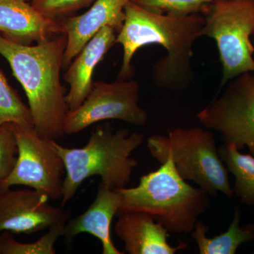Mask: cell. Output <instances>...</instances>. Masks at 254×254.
<instances>
[{
	"instance_id": "1",
	"label": "cell",
	"mask_w": 254,
	"mask_h": 254,
	"mask_svg": "<svg viewBox=\"0 0 254 254\" xmlns=\"http://www.w3.org/2000/svg\"><path fill=\"white\" fill-rule=\"evenodd\" d=\"M125 18L117 34L116 44L123 48V64L118 80L131 79L134 69L131 61L137 50L150 44H159L167 55L153 67V83L159 88L185 91L194 79L191 66L193 46L201 37L204 16L199 14L174 16L152 12L128 1Z\"/></svg>"
},
{
	"instance_id": "2",
	"label": "cell",
	"mask_w": 254,
	"mask_h": 254,
	"mask_svg": "<svg viewBox=\"0 0 254 254\" xmlns=\"http://www.w3.org/2000/svg\"><path fill=\"white\" fill-rule=\"evenodd\" d=\"M66 46L65 34L35 46L13 43L0 34V55L24 90L35 129L49 140L65 134L69 111L60 78Z\"/></svg>"
},
{
	"instance_id": "3",
	"label": "cell",
	"mask_w": 254,
	"mask_h": 254,
	"mask_svg": "<svg viewBox=\"0 0 254 254\" xmlns=\"http://www.w3.org/2000/svg\"><path fill=\"white\" fill-rule=\"evenodd\" d=\"M144 135L125 128L114 130L109 125L100 126L91 132L81 148H68L52 140L65 166L61 206L74 196L88 178L99 176L105 186L118 190L126 187L138 165L131 155L143 144Z\"/></svg>"
},
{
	"instance_id": "4",
	"label": "cell",
	"mask_w": 254,
	"mask_h": 254,
	"mask_svg": "<svg viewBox=\"0 0 254 254\" xmlns=\"http://www.w3.org/2000/svg\"><path fill=\"white\" fill-rule=\"evenodd\" d=\"M118 190L123 196L120 211L149 214L173 233H190L210 205V195L187 183L170 158L158 170L142 176L136 187Z\"/></svg>"
},
{
	"instance_id": "5",
	"label": "cell",
	"mask_w": 254,
	"mask_h": 254,
	"mask_svg": "<svg viewBox=\"0 0 254 254\" xmlns=\"http://www.w3.org/2000/svg\"><path fill=\"white\" fill-rule=\"evenodd\" d=\"M150 155L159 163L173 160L177 173L190 180L210 196L218 192L227 198L235 196L229 171L219 155L213 132L200 127L175 128L168 136L153 135L147 140Z\"/></svg>"
},
{
	"instance_id": "6",
	"label": "cell",
	"mask_w": 254,
	"mask_h": 254,
	"mask_svg": "<svg viewBox=\"0 0 254 254\" xmlns=\"http://www.w3.org/2000/svg\"><path fill=\"white\" fill-rule=\"evenodd\" d=\"M201 36L216 42L222 66L220 88L241 73H254V0H213L203 11Z\"/></svg>"
},
{
	"instance_id": "7",
	"label": "cell",
	"mask_w": 254,
	"mask_h": 254,
	"mask_svg": "<svg viewBox=\"0 0 254 254\" xmlns=\"http://www.w3.org/2000/svg\"><path fill=\"white\" fill-rule=\"evenodd\" d=\"M223 87L195 118L207 129L220 133L224 143L240 150L247 147L254 157V73H241Z\"/></svg>"
},
{
	"instance_id": "8",
	"label": "cell",
	"mask_w": 254,
	"mask_h": 254,
	"mask_svg": "<svg viewBox=\"0 0 254 254\" xmlns=\"http://www.w3.org/2000/svg\"><path fill=\"white\" fill-rule=\"evenodd\" d=\"M18 155L16 164L1 187L16 185L29 187L48 195L61 198L65 166L52 140L43 138L35 128L13 124ZM0 187V188H1Z\"/></svg>"
},
{
	"instance_id": "9",
	"label": "cell",
	"mask_w": 254,
	"mask_h": 254,
	"mask_svg": "<svg viewBox=\"0 0 254 254\" xmlns=\"http://www.w3.org/2000/svg\"><path fill=\"white\" fill-rule=\"evenodd\" d=\"M139 88L138 82L131 79L93 82L84 101L68 111L64 124L65 134H76L93 124L109 120L143 126L148 113L138 105Z\"/></svg>"
},
{
	"instance_id": "10",
	"label": "cell",
	"mask_w": 254,
	"mask_h": 254,
	"mask_svg": "<svg viewBox=\"0 0 254 254\" xmlns=\"http://www.w3.org/2000/svg\"><path fill=\"white\" fill-rule=\"evenodd\" d=\"M48 195L33 190L0 188V234L31 235L70 217L63 207L50 204Z\"/></svg>"
},
{
	"instance_id": "11",
	"label": "cell",
	"mask_w": 254,
	"mask_h": 254,
	"mask_svg": "<svg viewBox=\"0 0 254 254\" xmlns=\"http://www.w3.org/2000/svg\"><path fill=\"white\" fill-rule=\"evenodd\" d=\"M131 0H96L84 14L60 21L66 36L63 69H66L85 45L105 26L113 28L117 34L125 21V7Z\"/></svg>"
},
{
	"instance_id": "12",
	"label": "cell",
	"mask_w": 254,
	"mask_h": 254,
	"mask_svg": "<svg viewBox=\"0 0 254 254\" xmlns=\"http://www.w3.org/2000/svg\"><path fill=\"white\" fill-rule=\"evenodd\" d=\"M0 34L24 46L44 43L64 34L60 21L43 16L26 0H0Z\"/></svg>"
},
{
	"instance_id": "13",
	"label": "cell",
	"mask_w": 254,
	"mask_h": 254,
	"mask_svg": "<svg viewBox=\"0 0 254 254\" xmlns=\"http://www.w3.org/2000/svg\"><path fill=\"white\" fill-rule=\"evenodd\" d=\"M123 196L118 190H113L100 182L94 201L84 213L68 218L64 229L66 245L82 233L96 237L102 245L103 254H124L115 247L110 236V227L114 217L121 208Z\"/></svg>"
},
{
	"instance_id": "14",
	"label": "cell",
	"mask_w": 254,
	"mask_h": 254,
	"mask_svg": "<svg viewBox=\"0 0 254 254\" xmlns=\"http://www.w3.org/2000/svg\"><path fill=\"white\" fill-rule=\"evenodd\" d=\"M115 225L117 236L129 254H175L187 245L179 242L173 247L168 242V230L149 214L138 210H120Z\"/></svg>"
},
{
	"instance_id": "15",
	"label": "cell",
	"mask_w": 254,
	"mask_h": 254,
	"mask_svg": "<svg viewBox=\"0 0 254 254\" xmlns=\"http://www.w3.org/2000/svg\"><path fill=\"white\" fill-rule=\"evenodd\" d=\"M117 32L110 26L98 31L76 55L64 74L69 85L66 95L68 110L76 109L84 101L93 86V75L97 65L110 48L116 44Z\"/></svg>"
},
{
	"instance_id": "16",
	"label": "cell",
	"mask_w": 254,
	"mask_h": 254,
	"mask_svg": "<svg viewBox=\"0 0 254 254\" xmlns=\"http://www.w3.org/2000/svg\"><path fill=\"white\" fill-rule=\"evenodd\" d=\"M241 211L239 207L234 209L233 218L226 232L213 238L207 237L209 227L200 220L190 232L198 245L200 254H235L241 245L254 240V223L240 226Z\"/></svg>"
},
{
	"instance_id": "17",
	"label": "cell",
	"mask_w": 254,
	"mask_h": 254,
	"mask_svg": "<svg viewBox=\"0 0 254 254\" xmlns=\"http://www.w3.org/2000/svg\"><path fill=\"white\" fill-rule=\"evenodd\" d=\"M219 155L235 181L234 194L243 204L254 205V157L244 154L231 143H223L218 148Z\"/></svg>"
},
{
	"instance_id": "18",
	"label": "cell",
	"mask_w": 254,
	"mask_h": 254,
	"mask_svg": "<svg viewBox=\"0 0 254 254\" xmlns=\"http://www.w3.org/2000/svg\"><path fill=\"white\" fill-rule=\"evenodd\" d=\"M68 218L57 222L48 229L43 236L31 243L17 242L12 236L4 232L0 234V254H56L55 243L60 237L63 236L65 224Z\"/></svg>"
},
{
	"instance_id": "19",
	"label": "cell",
	"mask_w": 254,
	"mask_h": 254,
	"mask_svg": "<svg viewBox=\"0 0 254 254\" xmlns=\"http://www.w3.org/2000/svg\"><path fill=\"white\" fill-rule=\"evenodd\" d=\"M8 123L34 128L29 108L10 86L0 68V127Z\"/></svg>"
},
{
	"instance_id": "20",
	"label": "cell",
	"mask_w": 254,
	"mask_h": 254,
	"mask_svg": "<svg viewBox=\"0 0 254 254\" xmlns=\"http://www.w3.org/2000/svg\"><path fill=\"white\" fill-rule=\"evenodd\" d=\"M143 9L158 14L187 16L203 13L213 0H131Z\"/></svg>"
},
{
	"instance_id": "21",
	"label": "cell",
	"mask_w": 254,
	"mask_h": 254,
	"mask_svg": "<svg viewBox=\"0 0 254 254\" xmlns=\"http://www.w3.org/2000/svg\"><path fill=\"white\" fill-rule=\"evenodd\" d=\"M96 0H32L31 5L43 16L55 21L73 16L78 10L91 6Z\"/></svg>"
},
{
	"instance_id": "22",
	"label": "cell",
	"mask_w": 254,
	"mask_h": 254,
	"mask_svg": "<svg viewBox=\"0 0 254 254\" xmlns=\"http://www.w3.org/2000/svg\"><path fill=\"white\" fill-rule=\"evenodd\" d=\"M17 155L13 124H5L0 127V187L14 169Z\"/></svg>"
},
{
	"instance_id": "23",
	"label": "cell",
	"mask_w": 254,
	"mask_h": 254,
	"mask_svg": "<svg viewBox=\"0 0 254 254\" xmlns=\"http://www.w3.org/2000/svg\"><path fill=\"white\" fill-rule=\"evenodd\" d=\"M26 1H28V0H26Z\"/></svg>"
}]
</instances>
